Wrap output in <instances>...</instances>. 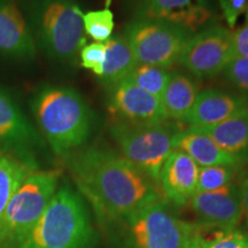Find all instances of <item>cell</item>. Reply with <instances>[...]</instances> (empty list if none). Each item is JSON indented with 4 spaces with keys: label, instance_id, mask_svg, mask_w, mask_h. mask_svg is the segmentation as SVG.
<instances>
[{
    "label": "cell",
    "instance_id": "obj_1",
    "mask_svg": "<svg viewBox=\"0 0 248 248\" xmlns=\"http://www.w3.org/2000/svg\"><path fill=\"white\" fill-rule=\"evenodd\" d=\"M66 159L78 193L91 206L101 230L121 217L163 199L159 186L119 151L88 146Z\"/></svg>",
    "mask_w": 248,
    "mask_h": 248
},
{
    "label": "cell",
    "instance_id": "obj_2",
    "mask_svg": "<svg viewBox=\"0 0 248 248\" xmlns=\"http://www.w3.org/2000/svg\"><path fill=\"white\" fill-rule=\"evenodd\" d=\"M31 109L52 151L66 157L91 137L95 116L76 90L45 85L33 95Z\"/></svg>",
    "mask_w": 248,
    "mask_h": 248
},
{
    "label": "cell",
    "instance_id": "obj_3",
    "mask_svg": "<svg viewBox=\"0 0 248 248\" xmlns=\"http://www.w3.org/2000/svg\"><path fill=\"white\" fill-rule=\"evenodd\" d=\"M36 46L51 60L75 64L86 45L83 12L75 0H22Z\"/></svg>",
    "mask_w": 248,
    "mask_h": 248
},
{
    "label": "cell",
    "instance_id": "obj_4",
    "mask_svg": "<svg viewBox=\"0 0 248 248\" xmlns=\"http://www.w3.org/2000/svg\"><path fill=\"white\" fill-rule=\"evenodd\" d=\"M197 225L178 217L164 199L121 217L104 229L110 248H187Z\"/></svg>",
    "mask_w": 248,
    "mask_h": 248
},
{
    "label": "cell",
    "instance_id": "obj_5",
    "mask_svg": "<svg viewBox=\"0 0 248 248\" xmlns=\"http://www.w3.org/2000/svg\"><path fill=\"white\" fill-rule=\"evenodd\" d=\"M98 233L84 199L61 185L17 248H94Z\"/></svg>",
    "mask_w": 248,
    "mask_h": 248
},
{
    "label": "cell",
    "instance_id": "obj_6",
    "mask_svg": "<svg viewBox=\"0 0 248 248\" xmlns=\"http://www.w3.org/2000/svg\"><path fill=\"white\" fill-rule=\"evenodd\" d=\"M59 188V172L33 171L15 192L0 217V248H17Z\"/></svg>",
    "mask_w": 248,
    "mask_h": 248
},
{
    "label": "cell",
    "instance_id": "obj_7",
    "mask_svg": "<svg viewBox=\"0 0 248 248\" xmlns=\"http://www.w3.org/2000/svg\"><path fill=\"white\" fill-rule=\"evenodd\" d=\"M178 131L168 122L131 124L113 121L109 125L110 137L120 153L157 186L164 161L175 150L173 138Z\"/></svg>",
    "mask_w": 248,
    "mask_h": 248
},
{
    "label": "cell",
    "instance_id": "obj_8",
    "mask_svg": "<svg viewBox=\"0 0 248 248\" xmlns=\"http://www.w3.org/2000/svg\"><path fill=\"white\" fill-rule=\"evenodd\" d=\"M123 36L139 64L168 69L179 61L192 33L164 21L135 17Z\"/></svg>",
    "mask_w": 248,
    "mask_h": 248
},
{
    "label": "cell",
    "instance_id": "obj_9",
    "mask_svg": "<svg viewBox=\"0 0 248 248\" xmlns=\"http://www.w3.org/2000/svg\"><path fill=\"white\" fill-rule=\"evenodd\" d=\"M232 48V30L209 24L190 37L178 62L198 78H209L222 74L233 59Z\"/></svg>",
    "mask_w": 248,
    "mask_h": 248
},
{
    "label": "cell",
    "instance_id": "obj_10",
    "mask_svg": "<svg viewBox=\"0 0 248 248\" xmlns=\"http://www.w3.org/2000/svg\"><path fill=\"white\" fill-rule=\"evenodd\" d=\"M188 206L201 228L230 230L237 229L244 219L238 182L209 192H197Z\"/></svg>",
    "mask_w": 248,
    "mask_h": 248
},
{
    "label": "cell",
    "instance_id": "obj_11",
    "mask_svg": "<svg viewBox=\"0 0 248 248\" xmlns=\"http://www.w3.org/2000/svg\"><path fill=\"white\" fill-rule=\"evenodd\" d=\"M108 90V110L113 121L131 124L168 122L162 102L144 90L124 80Z\"/></svg>",
    "mask_w": 248,
    "mask_h": 248
},
{
    "label": "cell",
    "instance_id": "obj_12",
    "mask_svg": "<svg viewBox=\"0 0 248 248\" xmlns=\"http://www.w3.org/2000/svg\"><path fill=\"white\" fill-rule=\"evenodd\" d=\"M135 17L164 21L193 33L209 26L212 0H138Z\"/></svg>",
    "mask_w": 248,
    "mask_h": 248
},
{
    "label": "cell",
    "instance_id": "obj_13",
    "mask_svg": "<svg viewBox=\"0 0 248 248\" xmlns=\"http://www.w3.org/2000/svg\"><path fill=\"white\" fill-rule=\"evenodd\" d=\"M37 46L16 0H0V54L18 61L33 60Z\"/></svg>",
    "mask_w": 248,
    "mask_h": 248
},
{
    "label": "cell",
    "instance_id": "obj_14",
    "mask_svg": "<svg viewBox=\"0 0 248 248\" xmlns=\"http://www.w3.org/2000/svg\"><path fill=\"white\" fill-rule=\"evenodd\" d=\"M199 169L185 152L175 148L160 171L159 188L163 199L175 207L188 204L197 192Z\"/></svg>",
    "mask_w": 248,
    "mask_h": 248
},
{
    "label": "cell",
    "instance_id": "obj_15",
    "mask_svg": "<svg viewBox=\"0 0 248 248\" xmlns=\"http://www.w3.org/2000/svg\"><path fill=\"white\" fill-rule=\"evenodd\" d=\"M0 142L9 150L21 153V159L36 168L31 150L39 146L38 133L33 129L15 101L0 89Z\"/></svg>",
    "mask_w": 248,
    "mask_h": 248
},
{
    "label": "cell",
    "instance_id": "obj_16",
    "mask_svg": "<svg viewBox=\"0 0 248 248\" xmlns=\"http://www.w3.org/2000/svg\"><path fill=\"white\" fill-rule=\"evenodd\" d=\"M248 109V97L217 89L199 91L195 102L182 123L188 129L215 125Z\"/></svg>",
    "mask_w": 248,
    "mask_h": 248
},
{
    "label": "cell",
    "instance_id": "obj_17",
    "mask_svg": "<svg viewBox=\"0 0 248 248\" xmlns=\"http://www.w3.org/2000/svg\"><path fill=\"white\" fill-rule=\"evenodd\" d=\"M173 147L185 152L200 168L213 166L245 167L237 157L222 150L212 138L193 129L178 131L173 138Z\"/></svg>",
    "mask_w": 248,
    "mask_h": 248
},
{
    "label": "cell",
    "instance_id": "obj_18",
    "mask_svg": "<svg viewBox=\"0 0 248 248\" xmlns=\"http://www.w3.org/2000/svg\"><path fill=\"white\" fill-rule=\"evenodd\" d=\"M212 138L222 150L248 166V109L235 114L215 125L194 128Z\"/></svg>",
    "mask_w": 248,
    "mask_h": 248
},
{
    "label": "cell",
    "instance_id": "obj_19",
    "mask_svg": "<svg viewBox=\"0 0 248 248\" xmlns=\"http://www.w3.org/2000/svg\"><path fill=\"white\" fill-rule=\"evenodd\" d=\"M199 91V86L191 77L182 73H171L160 98L168 120L183 122L193 107Z\"/></svg>",
    "mask_w": 248,
    "mask_h": 248
},
{
    "label": "cell",
    "instance_id": "obj_20",
    "mask_svg": "<svg viewBox=\"0 0 248 248\" xmlns=\"http://www.w3.org/2000/svg\"><path fill=\"white\" fill-rule=\"evenodd\" d=\"M138 66L131 48L123 35L110 37L106 42V60L99 77L106 89L124 82Z\"/></svg>",
    "mask_w": 248,
    "mask_h": 248
},
{
    "label": "cell",
    "instance_id": "obj_21",
    "mask_svg": "<svg viewBox=\"0 0 248 248\" xmlns=\"http://www.w3.org/2000/svg\"><path fill=\"white\" fill-rule=\"evenodd\" d=\"M36 168L8 154L0 153V217L15 192Z\"/></svg>",
    "mask_w": 248,
    "mask_h": 248
},
{
    "label": "cell",
    "instance_id": "obj_22",
    "mask_svg": "<svg viewBox=\"0 0 248 248\" xmlns=\"http://www.w3.org/2000/svg\"><path fill=\"white\" fill-rule=\"evenodd\" d=\"M195 239L202 248H248V231L201 228L195 223Z\"/></svg>",
    "mask_w": 248,
    "mask_h": 248
},
{
    "label": "cell",
    "instance_id": "obj_23",
    "mask_svg": "<svg viewBox=\"0 0 248 248\" xmlns=\"http://www.w3.org/2000/svg\"><path fill=\"white\" fill-rule=\"evenodd\" d=\"M170 76H171V73L166 68L138 63V66L132 70L126 80L160 99L168 84Z\"/></svg>",
    "mask_w": 248,
    "mask_h": 248
},
{
    "label": "cell",
    "instance_id": "obj_24",
    "mask_svg": "<svg viewBox=\"0 0 248 248\" xmlns=\"http://www.w3.org/2000/svg\"><path fill=\"white\" fill-rule=\"evenodd\" d=\"M85 33L97 43H106L113 35L114 13L106 7L98 11H90L83 14Z\"/></svg>",
    "mask_w": 248,
    "mask_h": 248
},
{
    "label": "cell",
    "instance_id": "obj_25",
    "mask_svg": "<svg viewBox=\"0 0 248 248\" xmlns=\"http://www.w3.org/2000/svg\"><path fill=\"white\" fill-rule=\"evenodd\" d=\"M243 168H235L229 166L203 167L199 169L197 192H209L235 182L234 179ZM195 192V193H197Z\"/></svg>",
    "mask_w": 248,
    "mask_h": 248
},
{
    "label": "cell",
    "instance_id": "obj_26",
    "mask_svg": "<svg viewBox=\"0 0 248 248\" xmlns=\"http://www.w3.org/2000/svg\"><path fill=\"white\" fill-rule=\"evenodd\" d=\"M223 78L237 93L248 97V58H235L222 71Z\"/></svg>",
    "mask_w": 248,
    "mask_h": 248
},
{
    "label": "cell",
    "instance_id": "obj_27",
    "mask_svg": "<svg viewBox=\"0 0 248 248\" xmlns=\"http://www.w3.org/2000/svg\"><path fill=\"white\" fill-rule=\"evenodd\" d=\"M106 60V43H91L85 45L79 52L80 66L93 71L98 77L102 75Z\"/></svg>",
    "mask_w": 248,
    "mask_h": 248
},
{
    "label": "cell",
    "instance_id": "obj_28",
    "mask_svg": "<svg viewBox=\"0 0 248 248\" xmlns=\"http://www.w3.org/2000/svg\"><path fill=\"white\" fill-rule=\"evenodd\" d=\"M218 5L223 17L231 30L235 27L240 15L245 14L248 8V0H218Z\"/></svg>",
    "mask_w": 248,
    "mask_h": 248
},
{
    "label": "cell",
    "instance_id": "obj_29",
    "mask_svg": "<svg viewBox=\"0 0 248 248\" xmlns=\"http://www.w3.org/2000/svg\"><path fill=\"white\" fill-rule=\"evenodd\" d=\"M232 39H233V48H232L233 59L248 58V24L232 31Z\"/></svg>",
    "mask_w": 248,
    "mask_h": 248
},
{
    "label": "cell",
    "instance_id": "obj_30",
    "mask_svg": "<svg viewBox=\"0 0 248 248\" xmlns=\"http://www.w3.org/2000/svg\"><path fill=\"white\" fill-rule=\"evenodd\" d=\"M240 190L241 197V204H243V212H244V219L248 228V166L244 170H240L239 173V181H238Z\"/></svg>",
    "mask_w": 248,
    "mask_h": 248
},
{
    "label": "cell",
    "instance_id": "obj_31",
    "mask_svg": "<svg viewBox=\"0 0 248 248\" xmlns=\"http://www.w3.org/2000/svg\"><path fill=\"white\" fill-rule=\"evenodd\" d=\"M195 230H197V229H195ZM187 248H202V247L200 246L199 244H198L197 239H195V232H194V235H193V238H192L191 243H190V245H188V246H187Z\"/></svg>",
    "mask_w": 248,
    "mask_h": 248
},
{
    "label": "cell",
    "instance_id": "obj_32",
    "mask_svg": "<svg viewBox=\"0 0 248 248\" xmlns=\"http://www.w3.org/2000/svg\"><path fill=\"white\" fill-rule=\"evenodd\" d=\"M245 24H248V8L245 12Z\"/></svg>",
    "mask_w": 248,
    "mask_h": 248
}]
</instances>
